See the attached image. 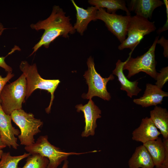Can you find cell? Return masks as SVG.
Masks as SVG:
<instances>
[{
	"instance_id": "4316f807",
	"label": "cell",
	"mask_w": 168,
	"mask_h": 168,
	"mask_svg": "<svg viewBox=\"0 0 168 168\" xmlns=\"http://www.w3.org/2000/svg\"><path fill=\"white\" fill-rule=\"evenodd\" d=\"M2 33L0 34V36ZM6 57H0V67L2 68L8 72H12V68L8 65L5 61V59Z\"/></svg>"
},
{
	"instance_id": "f1b7e54d",
	"label": "cell",
	"mask_w": 168,
	"mask_h": 168,
	"mask_svg": "<svg viewBox=\"0 0 168 168\" xmlns=\"http://www.w3.org/2000/svg\"><path fill=\"white\" fill-rule=\"evenodd\" d=\"M6 147L7 146L2 142L0 135V149H2Z\"/></svg>"
},
{
	"instance_id": "5b68a950",
	"label": "cell",
	"mask_w": 168,
	"mask_h": 168,
	"mask_svg": "<svg viewBox=\"0 0 168 168\" xmlns=\"http://www.w3.org/2000/svg\"><path fill=\"white\" fill-rule=\"evenodd\" d=\"M10 115L20 129L18 138L20 144L27 146L35 143L34 136L40 132V128L43 125V122L35 118L33 114L27 113L22 109L13 111Z\"/></svg>"
},
{
	"instance_id": "e0dca14e",
	"label": "cell",
	"mask_w": 168,
	"mask_h": 168,
	"mask_svg": "<svg viewBox=\"0 0 168 168\" xmlns=\"http://www.w3.org/2000/svg\"><path fill=\"white\" fill-rule=\"evenodd\" d=\"M129 168H154L152 158L142 144L137 147L128 161Z\"/></svg>"
},
{
	"instance_id": "52a82bcc",
	"label": "cell",
	"mask_w": 168,
	"mask_h": 168,
	"mask_svg": "<svg viewBox=\"0 0 168 168\" xmlns=\"http://www.w3.org/2000/svg\"><path fill=\"white\" fill-rule=\"evenodd\" d=\"M88 70L84 76L88 86V91L86 94H83L82 97L84 99H91L94 96H98L104 100H109L111 96L107 89V82L114 79L113 74L107 78H103L96 70L93 59L91 56L87 59Z\"/></svg>"
},
{
	"instance_id": "f546056e",
	"label": "cell",
	"mask_w": 168,
	"mask_h": 168,
	"mask_svg": "<svg viewBox=\"0 0 168 168\" xmlns=\"http://www.w3.org/2000/svg\"><path fill=\"white\" fill-rule=\"evenodd\" d=\"M6 28H4V26L2 24L0 21V34L2 33L4 30Z\"/></svg>"
},
{
	"instance_id": "2e32d148",
	"label": "cell",
	"mask_w": 168,
	"mask_h": 168,
	"mask_svg": "<svg viewBox=\"0 0 168 168\" xmlns=\"http://www.w3.org/2000/svg\"><path fill=\"white\" fill-rule=\"evenodd\" d=\"M127 60L123 62L120 59L118 60L112 74L117 77L121 85V90L126 91L128 96L131 98L133 96H137L142 89L138 86V82L137 80L133 82L129 81L124 73L123 68Z\"/></svg>"
},
{
	"instance_id": "8fae6325",
	"label": "cell",
	"mask_w": 168,
	"mask_h": 168,
	"mask_svg": "<svg viewBox=\"0 0 168 168\" xmlns=\"http://www.w3.org/2000/svg\"><path fill=\"white\" fill-rule=\"evenodd\" d=\"M10 115L6 114L3 111L0 104V135L3 143L9 148L16 149L19 145L17 143L20 131L12 125Z\"/></svg>"
},
{
	"instance_id": "30bf717a",
	"label": "cell",
	"mask_w": 168,
	"mask_h": 168,
	"mask_svg": "<svg viewBox=\"0 0 168 168\" xmlns=\"http://www.w3.org/2000/svg\"><path fill=\"white\" fill-rule=\"evenodd\" d=\"M75 107L77 112L82 111L84 114L85 125L81 136L87 137L90 136H94L97 127L96 120L101 117V110L91 99H89L87 104L84 105L82 104L77 105Z\"/></svg>"
},
{
	"instance_id": "5bb4252c",
	"label": "cell",
	"mask_w": 168,
	"mask_h": 168,
	"mask_svg": "<svg viewBox=\"0 0 168 168\" xmlns=\"http://www.w3.org/2000/svg\"><path fill=\"white\" fill-rule=\"evenodd\" d=\"M71 1L76 11V21L73 27L76 31L82 35L89 23L91 21L97 20L96 16L98 8L92 6L85 9L77 6L74 0Z\"/></svg>"
},
{
	"instance_id": "9a60e30c",
	"label": "cell",
	"mask_w": 168,
	"mask_h": 168,
	"mask_svg": "<svg viewBox=\"0 0 168 168\" xmlns=\"http://www.w3.org/2000/svg\"><path fill=\"white\" fill-rule=\"evenodd\" d=\"M164 4L160 0H132L128 9L130 12H134L136 15L151 19L154 10Z\"/></svg>"
},
{
	"instance_id": "484cf974",
	"label": "cell",
	"mask_w": 168,
	"mask_h": 168,
	"mask_svg": "<svg viewBox=\"0 0 168 168\" xmlns=\"http://www.w3.org/2000/svg\"><path fill=\"white\" fill-rule=\"evenodd\" d=\"M14 76V75L11 72H8L7 76L5 77H2L0 75V94L7 83Z\"/></svg>"
},
{
	"instance_id": "8992f818",
	"label": "cell",
	"mask_w": 168,
	"mask_h": 168,
	"mask_svg": "<svg viewBox=\"0 0 168 168\" xmlns=\"http://www.w3.org/2000/svg\"><path fill=\"white\" fill-rule=\"evenodd\" d=\"M159 36H156L148 50L142 55L136 58L131 57V52L124 65L123 70L128 71V78L142 72L156 79L157 72L156 67L157 62L155 60V50Z\"/></svg>"
},
{
	"instance_id": "4fadbf2b",
	"label": "cell",
	"mask_w": 168,
	"mask_h": 168,
	"mask_svg": "<svg viewBox=\"0 0 168 168\" xmlns=\"http://www.w3.org/2000/svg\"><path fill=\"white\" fill-rule=\"evenodd\" d=\"M168 96V92L163 91L156 85L147 83L143 96L133 99V102L142 107L155 106L162 104L163 98Z\"/></svg>"
},
{
	"instance_id": "44dd1931",
	"label": "cell",
	"mask_w": 168,
	"mask_h": 168,
	"mask_svg": "<svg viewBox=\"0 0 168 168\" xmlns=\"http://www.w3.org/2000/svg\"><path fill=\"white\" fill-rule=\"evenodd\" d=\"M30 155L29 153H25L21 155L13 156L11 155L10 152H3L0 161V168H18L19 162Z\"/></svg>"
},
{
	"instance_id": "1f68e13d",
	"label": "cell",
	"mask_w": 168,
	"mask_h": 168,
	"mask_svg": "<svg viewBox=\"0 0 168 168\" xmlns=\"http://www.w3.org/2000/svg\"><path fill=\"white\" fill-rule=\"evenodd\" d=\"M154 168H156V167H154Z\"/></svg>"
},
{
	"instance_id": "ba28073f",
	"label": "cell",
	"mask_w": 168,
	"mask_h": 168,
	"mask_svg": "<svg viewBox=\"0 0 168 168\" xmlns=\"http://www.w3.org/2000/svg\"><path fill=\"white\" fill-rule=\"evenodd\" d=\"M156 29L154 22L137 15L131 16L127 29L128 37L119 46V49L127 48L133 51L144 36Z\"/></svg>"
},
{
	"instance_id": "ac0fdd59",
	"label": "cell",
	"mask_w": 168,
	"mask_h": 168,
	"mask_svg": "<svg viewBox=\"0 0 168 168\" xmlns=\"http://www.w3.org/2000/svg\"><path fill=\"white\" fill-rule=\"evenodd\" d=\"M150 119L159 129L163 138H168V112L166 108L155 106L150 112Z\"/></svg>"
},
{
	"instance_id": "d4e9b609",
	"label": "cell",
	"mask_w": 168,
	"mask_h": 168,
	"mask_svg": "<svg viewBox=\"0 0 168 168\" xmlns=\"http://www.w3.org/2000/svg\"><path fill=\"white\" fill-rule=\"evenodd\" d=\"M157 44H160L163 48V54L164 56L166 58H168V40L163 36H162L160 39L157 41Z\"/></svg>"
},
{
	"instance_id": "603a6c76",
	"label": "cell",
	"mask_w": 168,
	"mask_h": 168,
	"mask_svg": "<svg viewBox=\"0 0 168 168\" xmlns=\"http://www.w3.org/2000/svg\"><path fill=\"white\" fill-rule=\"evenodd\" d=\"M155 80L156 85L161 89L168 80V67L162 68L159 73L157 72Z\"/></svg>"
},
{
	"instance_id": "7c38bea8",
	"label": "cell",
	"mask_w": 168,
	"mask_h": 168,
	"mask_svg": "<svg viewBox=\"0 0 168 168\" xmlns=\"http://www.w3.org/2000/svg\"><path fill=\"white\" fill-rule=\"evenodd\" d=\"M161 133L150 118L142 119L139 126L132 133V139L142 144L157 139Z\"/></svg>"
},
{
	"instance_id": "277c9868",
	"label": "cell",
	"mask_w": 168,
	"mask_h": 168,
	"mask_svg": "<svg viewBox=\"0 0 168 168\" xmlns=\"http://www.w3.org/2000/svg\"><path fill=\"white\" fill-rule=\"evenodd\" d=\"M25 149L31 154H38L47 158L49 163L47 168H58L63 161L67 160L68 156L72 155H79L96 151L83 153L65 152L60 148L51 144L48 140L47 135L40 136L35 143L25 146Z\"/></svg>"
},
{
	"instance_id": "ffe728a7",
	"label": "cell",
	"mask_w": 168,
	"mask_h": 168,
	"mask_svg": "<svg viewBox=\"0 0 168 168\" xmlns=\"http://www.w3.org/2000/svg\"><path fill=\"white\" fill-rule=\"evenodd\" d=\"M88 3L99 8H106V12L110 14H115L117 11L121 9L125 11L127 15L130 16V12L126 6L124 0H89Z\"/></svg>"
},
{
	"instance_id": "83f0119b",
	"label": "cell",
	"mask_w": 168,
	"mask_h": 168,
	"mask_svg": "<svg viewBox=\"0 0 168 168\" xmlns=\"http://www.w3.org/2000/svg\"><path fill=\"white\" fill-rule=\"evenodd\" d=\"M68 161L67 160H65L62 168H68Z\"/></svg>"
},
{
	"instance_id": "cb8c5ba5",
	"label": "cell",
	"mask_w": 168,
	"mask_h": 168,
	"mask_svg": "<svg viewBox=\"0 0 168 168\" xmlns=\"http://www.w3.org/2000/svg\"><path fill=\"white\" fill-rule=\"evenodd\" d=\"M163 142L165 148V156L162 164L159 168H168V138H163Z\"/></svg>"
},
{
	"instance_id": "6da1fadb",
	"label": "cell",
	"mask_w": 168,
	"mask_h": 168,
	"mask_svg": "<svg viewBox=\"0 0 168 168\" xmlns=\"http://www.w3.org/2000/svg\"><path fill=\"white\" fill-rule=\"evenodd\" d=\"M71 18L66 16L65 12L58 6L54 5L50 15L46 19L40 20L30 25L31 28L37 31L44 30L39 41L32 48L33 54L41 47H49L50 43L58 37H69V34L75 33L76 30L70 22Z\"/></svg>"
},
{
	"instance_id": "7a4b0ae2",
	"label": "cell",
	"mask_w": 168,
	"mask_h": 168,
	"mask_svg": "<svg viewBox=\"0 0 168 168\" xmlns=\"http://www.w3.org/2000/svg\"><path fill=\"white\" fill-rule=\"evenodd\" d=\"M20 70L25 76L27 82L26 99H28L33 92L37 89L47 91L51 95L49 106L45 109L48 114L50 112L54 99V92L60 81L58 79H45L39 73L35 63L30 64L27 61H22L19 66Z\"/></svg>"
},
{
	"instance_id": "4dcf8cb0",
	"label": "cell",
	"mask_w": 168,
	"mask_h": 168,
	"mask_svg": "<svg viewBox=\"0 0 168 168\" xmlns=\"http://www.w3.org/2000/svg\"><path fill=\"white\" fill-rule=\"evenodd\" d=\"M3 153V151L2 150V149H0V159L1 158L2 155Z\"/></svg>"
},
{
	"instance_id": "d6986e66",
	"label": "cell",
	"mask_w": 168,
	"mask_h": 168,
	"mask_svg": "<svg viewBox=\"0 0 168 168\" xmlns=\"http://www.w3.org/2000/svg\"><path fill=\"white\" fill-rule=\"evenodd\" d=\"M143 145L150 155L155 167L159 168L162 164L165 156L164 144L161 138L155 140L147 142Z\"/></svg>"
},
{
	"instance_id": "3957f363",
	"label": "cell",
	"mask_w": 168,
	"mask_h": 168,
	"mask_svg": "<svg viewBox=\"0 0 168 168\" xmlns=\"http://www.w3.org/2000/svg\"><path fill=\"white\" fill-rule=\"evenodd\" d=\"M26 86V80L23 73L16 80L4 86L0 94V104L6 114L10 115L13 111L22 109Z\"/></svg>"
},
{
	"instance_id": "9c48e42d",
	"label": "cell",
	"mask_w": 168,
	"mask_h": 168,
	"mask_svg": "<svg viewBox=\"0 0 168 168\" xmlns=\"http://www.w3.org/2000/svg\"><path fill=\"white\" fill-rule=\"evenodd\" d=\"M131 16H123L110 14L103 8H99L96 19L103 21L108 30L114 35L121 43L126 39Z\"/></svg>"
},
{
	"instance_id": "7402d4cb",
	"label": "cell",
	"mask_w": 168,
	"mask_h": 168,
	"mask_svg": "<svg viewBox=\"0 0 168 168\" xmlns=\"http://www.w3.org/2000/svg\"><path fill=\"white\" fill-rule=\"evenodd\" d=\"M48 159L39 154H32L28 156L25 165L18 168H47Z\"/></svg>"
}]
</instances>
